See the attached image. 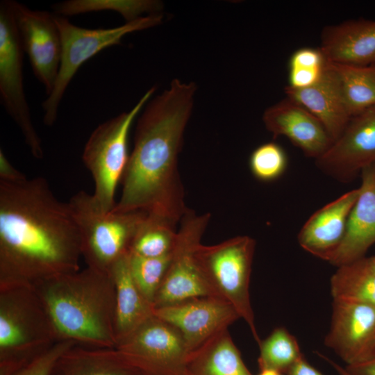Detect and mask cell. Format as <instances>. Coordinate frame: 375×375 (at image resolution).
I'll use <instances>...</instances> for the list:
<instances>
[{
    "label": "cell",
    "mask_w": 375,
    "mask_h": 375,
    "mask_svg": "<svg viewBox=\"0 0 375 375\" xmlns=\"http://www.w3.org/2000/svg\"><path fill=\"white\" fill-rule=\"evenodd\" d=\"M81 257L68 203L45 178L0 181V286H33L77 272Z\"/></svg>",
    "instance_id": "obj_1"
},
{
    "label": "cell",
    "mask_w": 375,
    "mask_h": 375,
    "mask_svg": "<svg viewBox=\"0 0 375 375\" xmlns=\"http://www.w3.org/2000/svg\"><path fill=\"white\" fill-rule=\"evenodd\" d=\"M197 86L178 79L151 100L138 118L133 148L113 211H143L177 226L188 210L178 156Z\"/></svg>",
    "instance_id": "obj_2"
},
{
    "label": "cell",
    "mask_w": 375,
    "mask_h": 375,
    "mask_svg": "<svg viewBox=\"0 0 375 375\" xmlns=\"http://www.w3.org/2000/svg\"><path fill=\"white\" fill-rule=\"evenodd\" d=\"M59 340L115 349L116 290L110 274L86 267L33 285Z\"/></svg>",
    "instance_id": "obj_3"
},
{
    "label": "cell",
    "mask_w": 375,
    "mask_h": 375,
    "mask_svg": "<svg viewBox=\"0 0 375 375\" xmlns=\"http://www.w3.org/2000/svg\"><path fill=\"white\" fill-rule=\"evenodd\" d=\"M59 341L33 286H0V375H10Z\"/></svg>",
    "instance_id": "obj_4"
},
{
    "label": "cell",
    "mask_w": 375,
    "mask_h": 375,
    "mask_svg": "<svg viewBox=\"0 0 375 375\" xmlns=\"http://www.w3.org/2000/svg\"><path fill=\"white\" fill-rule=\"evenodd\" d=\"M67 203L79 232L82 257L87 266L110 274L112 266L130 253L147 213L140 210L104 212L92 195L83 190Z\"/></svg>",
    "instance_id": "obj_5"
},
{
    "label": "cell",
    "mask_w": 375,
    "mask_h": 375,
    "mask_svg": "<svg viewBox=\"0 0 375 375\" xmlns=\"http://www.w3.org/2000/svg\"><path fill=\"white\" fill-rule=\"evenodd\" d=\"M256 242L247 235L229 238L214 245L197 247L195 256L216 297L228 302L248 325L253 339L261 340L251 307L249 285Z\"/></svg>",
    "instance_id": "obj_6"
},
{
    "label": "cell",
    "mask_w": 375,
    "mask_h": 375,
    "mask_svg": "<svg viewBox=\"0 0 375 375\" xmlns=\"http://www.w3.org/2000/svg\"><path fill=\"white\" fill-rule=\"evenodd\" d=\"M154 92L155 87L151 88L128 112L99 124L85 143L82 160L94 181V201L104 212L112 211L117 203L116 190L130 155L128 144L131 127Z\"/></svg>",
    "instance_id": "obj_7"
},
{
    "label": "cell",
    "mask_w": 375,
    "mask_h": 375,
    "mask_svg": "<svg viewBox=\"0 0 375 375\" xmlns=\"http://www.w3.org/2000/svg\"><path fill=\"white\" fill-rule=\"evenodd\" d=\"M162 18L160 13H153L114 28L90 29L77 26L67 18L56 15L62 53L55 84L42 104L44 124L51 126L55 124L65 92L83 64L102 50L119 44L126 35L160 24Z\"/></svg>",
    "instance_id": "obj_8"
},
{
    "label": "cell",
    "mask_w": 375,
    "mask_h": 375,
    "mask_svg": "<svg viewBox=\"0 0 375 375\" xmlns=\"http://www.w3.org/2000/svg\"><path fill=\"white\" fill-rule=\"evenodd\" d=\"M24 50L12 1L0 3V96L5 110L19 128L31 153L42 159L44 152L32 121L23 83Z\"/></svg>",
    "instance_id": "obj_9"
},
{
    "label": "cell",
    "mask_w": 375,
    "mask_h": 375,
    "mask_svg": "<svg viewBox=\"0 0 375 375\" xmlns=\"http://www.w3.org/2000/svg\"><path fill=\"white\" fill-rule=\"evenodd\" d=\"M210 218V213L197 215L190 209L182 217L167 270L153 303V308L193 297H215L195 256Z\"/></svg>",
    "instance_id": "obj_10"
},
{
    "label": "cell",
    "mask_w": 375,
    "mask_h": 375,
    "mask_svg": "<svg viewBox=\"0 0 375 375\" xmlns=\"http://www.w3.org/2000/svg\"><path fill=\"white\" fill-rule=\"evenodd\" d=\"M115 349L142 375H183L190 354L178 329L154 315Z\"/></svg>",
    "instance_id": "obj_11"
},
{
    "label": "cell",
    "mask_w": 375,
    "mask_h": 375,
    "mask_svg": "<svg viewBox=\"0 0 375 375\" xmlns=\"http://www.w3.org/2000/svg\"><path fill=\"white\" fill-rule=\"evenodd\" d=\"M17 31L37 79L49 94L55 84L61 60L62 44L56 15L34 10L12 1Z\"/></svg>",
    "instance_id": "obj_12"
},
{
    "label": "cell",
    "mask_w": 375,
    "mask_h": 375,
    "mask_svg": "<svg viewBox=\"0 0 375 375\" xmlns=\"http://www.w3.org/2000/svg\"><path fill=\"white\" fill-rule=\"evenodd\" d=\"M324 344L352 366L375 357V307L333 299L330 329Z\"/></svg>",
    "instance_id": "obj_13"
},
{
    "label": "cell",
    "mask_w": 375,
    "mask_h": 375,
    "mask_svg": "<svg viewBox=\"0 0 375 375\" xmlns=\"http://www.w3.org/2000/svg\"><path fill=\"white\" fill-rule=\"evenodd\" d=\"M326 174L349 182L375 163V106L352 116L340 136L316 160Z\"/></svg>",
    "instance_id": "obj_14"
},
{
    "label": "cell",
    "mask_w": 375,
    "mask_h": 375,
    "mask_svg": "<svg viewBox=\"0 0 375 375\" xmlns=\"http://www.w3.org/2000/svg\"><path fill=\"white\" fill-rule=\"evenodd\" d=\"M153 315L178 329L190 353L240 319L228 302L215 297H193L156 308Z\"/></svg>",
    "instance_id": "obj_15"
},
{
    "label": "cell",
    "mask_w": 375,
    "mask_h": 375,
    "mask_svg": "<svg viewBox=\"0 0 375 375\" xmlns=\"http://www.w3.org/2000/svg\"><path fill=\"white\" fill-rule=\"evenodd\" d=\"M262 121L274 138L285 136L307 156L316 160L333 143L322 123L303 107L287 97L267 108Z\"/></svg>",
    "instance_id": "obj_16"
},
{
    "label": "cell",
    "mask_w": 375,
    "mask_h": 375,
    "mask_svg": "<svg viewBox=\"0 0 375 375\" xmlns=\"http://www.w3.org/2000/svg\"><path fill=\"white\" fill-rule=\"evenodd\" d=\"M359 194L350 190L316 211L298 234L299 245L307 252L329 262L340 247L348 219Z\"/></svg>",
    "instance_id": "obj_17"
},
{
    "label": "cell",
    "mask_w": 375,
    "mask_h": 375,
    "mask_svg": "<svg viewBox=\"0 0 375 375\" xmlns=\"http://www.w3.org/2000/svg\"><path fill=\"white\" fill-rule=\"evenodd\" d=\"M285 93L287 98L303 107L322 123L333 142L340 136L351 117L333 65L328 61L315 84L302 89L287 85Z\"/></svg>",
    "instance_id": "obj_18"
},
{
    "label": "cell",
    "mask_w": 375,
    "mask_h": 375,
    "mask_svg": "<svg viewBox=\"0 0 375 375\" xmlns=\"http://www.w3.org/2000/svg\"><path fill=\"white\" fill-rule=\"evenodd\" d=\"M320 50L327 61L343 65L375 64V20H347L324 28Z\"/></svg>",
    "instance_id": "obj_19"
},
{
    "label": "cell",
    "mask_w": 375,
    "mask_h": 375,
    "mask_svg": "<svg viewBox=\"0 0 375 375\" xmlns=\"http://www.w3.org/2000/svg\"><path fill=\"white\" fill-rule=\"evenodd\" d=\"M358 199L344 240L329 262L336 267L365 256L375 243V163L362 169Z\"/></svg>",
    "instance_id": "obj_20"
},
{
    "label": "cell",
    "mask_w": 375,
    "mask_h": 375,
    "mask_svg": "<svg viewBox=\"0 0 375 375\" xmlns=\"http://www.w3.org/2000/svg\"><path fill=\"white\" fill-rule=\"evenodd\" d=\"M129 253L120 258L110 271L116 290L117 344L153 315L152 304L144 297L132 276Z\"/></svg>",
    "instance_id": "obj_21"
},
{
    "label": "cell",
    "mask_w": 375,
    "mask_h": 375,
    "mask_svg": "<svg viewBox=\"0 0 375 375\" xmlns=\"http://www.w3.org/2000/svg\"><path fill=\"white\" fill-rule=\"evenodd\" d=\"M183 375H252L228 328L190 353Z\"/></svg>",
    "instance_id": "obj_22"
},
{
    "label": "cell",
    "mask_w": 375,
    "mask_h": 375,
    "mask_svg": "<svg viewBox=\"0 0 375 375\" xmlns=\"http://www.w3.org/2000/svg\"><path fill=\"white\" fill-rule=\"evenodd\" d=\"M52 375H142L115 349L76 344L58 360Z\"/></svg>",
    "instance_id": "obj_23"
},
{
    "label": "cell",
    "mask_w": 375,
    "mask_h": 375,
    "mask_svg": "<svg viewBox=\"0 0 375 375\" xmlns=\"http://www.w3.org/2000/svg\"><path fill=\"white\" fill-rule=\"evenodd\" d=\"M333 299L375 307V258L363 256L338 267L331 278Z\"/></svg>",
    "instance_id": "obj_24"
},
{
    "label": "cell",
    "mask_w": 375,
    "mask_h": 375,
    "mask_svg": "<svg viewBox=\"0 0 375 375\" xmlns=\"http://www.w3.org/2000/svg\"><path fill=\"white\" fill-rule=\"evenodd\" d=\"M332 64L351 117L375 106V64L367 66Z\"/></svg>",
    "instance_id": "obj_25"
},
{
    "label": "cell",
    "mask_w": 375,
    "mask_h": 375,
    "mask_svg": "<svg viewBox=\"0 0 375 375\" xmlns=\"http://www.w3.org/2000/svg\"><path fill=\"white\" fill-rule=\"evenodd\" d=\"M161 6V3L153 0H69L57 3L53 8L58 15L65 17L90 12L115 11L128 22L142 17L144 12L158 13Z\"/></svg>",
    "instance_id": "obj_26"
},
{
    "label": "cell",
    "mask_w": 375,
    "mask_h": 375,
    "mask_svg": "<svg viewBox=\"0 0 375 375\" xmlns=\"http://www.w3.org/2000/svg\"><path fill=\"white\" fill-rule=\"evenodd\" d=\"M260 370L269 369L285 375L303 356L296 338L285 328H275L258 344Z\"/></svg>",
    "instance_id": "obj_27"
},
{
    "label": "cell",
    "mask_w": 375,
    "mask_h": 375,
    "mask_svg": "<svg viewBox=\"0 0 375 375\" xmlns=\"http://www.w3.org/2000/svg\"><path fill=\"white\" fill-rule=\"evenodd\" d=\"M176 228L165 219L147 214L134 238L130 252L147 258L169 254L176 240Z\"/></svg>",
    "instance_id": "obj_28"
},
{
    "label": "cell",
    "mask_w": 375,
    "mask_h": 375,
    "mask_svg": "<svg viewBox=\"0 0 375 375\" xmlns=\"http://www.w3.org/2000/svg\"><path fill=\"white\" fill-rule=\"evenodd\" d=\"M327 60L320 49L303 47L291 55L288 86L302 89L315 84L322 77Z\"/></svg>",
    "instance_id": "obj_29"
},
{
    "label": "cell",
    "mask_w": 375,
    "mask_h": 375,
    "mask_svg": "<svg viewBox=\"0 0 375 375\" xmlns=\"http://www.w3.org/2000/svg\"><path fill=\"white\" fill-rule=\"evenodd\" d=\"M170 258L171 253L158 258H147L131 252L129 253L128 262L132 276L152 306L167 270Z\"/></svg>",
    "instance_id": "obj_30"
},
{
    "label": "cell",
    "mask_w": 375,
    "mask_h": 375,
    "mask_svg": "<svg viewBox=\"0 0 375 375\" xmlns=\"http://www.w3.org/2000/svg\"><path fill=\"white\" fill-rule=\"evenodd\" d=\"M288 167V156L283 148L276 142L258 147L249 158V168L258 180L271 182L278 179Z\"/></svg>",
    "instance_id": "obj_31"
},
{
    "label": "cell",
    "mask_w": 375,
    "mask_h": 375,
    "mask_svg": "<svg viewBox=\"0 0 375 375\" xmlns=\"http://www.w3.org/2000/svg\"><path fill=\"white\" fill-rule=\"evenodd\" d=\"M76 344L72 340H59L10 375H52L60 357Z\"/></svg>",
    "instance_id": "obj_32"
},
{
    "label": "cell",
    "mask_w": 375,
    "mask_h": 375,
    "mask_svg": "<svg viewBox=\"0 0 375 375\" xmlns=\"http://www.w3.org/2000/svg\"><path fill=\"white\" fill-rule=\"evenodd\" d=\"M26 176L17 169L9 161L4 152L0 149V181L19 182L26 179Z\"/></svg>",
    "instance_id": "obj_33"
},
{
    "label": "cell",
    "mask_w": 375,
    "mask_h": 375,
    "mask_svg": "<svg viewBox=\"0 0 375 375\" xmlns=\"http://www.w3.org/2000/svg\"><path fill=\"white\" fill-rule=\"evenodd\" d=\"M285 375H324L306 360L304 356L295 362Z\"/></svg>",
    "instance_id": "obj_34"
},
{
    "label": "cell",
    "mask_w": 375,
    "mask_h": 375,
    "mask_svg": "<svg viewBox=\"0 0 375 375\" xmlns=\"http://www.w3.org/2000/svg\"><path fill=\"white\" fill-rule=\"evenodd\" d=\"M344 368L351 375H375V357L365 362Z\"/></svg>",
    "instance_id": "obj_35"
},
{
    "label": "cell",
    "mask_w": 375,
    "mask_h": 375,
    "mask_svg": "<svg viewBox=\"0 0 375 375\" xmlns=\"http://www.w3.org/2000/svg\"><path fill=\"white\" fill-rule=\"evenodd\" d=\"M320 357L322 358L324 360H326V362H328L330 365L336 371V372L339 374V375H351L349 374V372L345 369L344 367H342V366H340V365H338V363L335 362L334 361H333L332 360H331L330 358H327L326 356L322 355V354H319Z\"/></svg>",
    "instance_id": "obj_36"
},
{
    "label": "cell",
    "mask_w": 375,
    "mask_h": 375,
    "mask_svg": "<svg viewBox=\"0 0 375 375\" xmlns=\"http://www.w3.org/2000/svg\"><path fill=\"white\" fill-rule=\"evenodd\" d=\"M258 375H285V374L276 370L265 369L260 370V373L258 374Z\"/></svg>",
    "instance_id": "obj_37"
},
{
    "label": "cell",
    "mask_w": 375,
    "mask_h": 375,
    "mask_svg": "<svg viewBox=\"0 0 375 375\" xmlns=\"http://www.w3.org/2000/svg\"><path fill=\"white\" fill-rule=\"evenodd\" d=\"M374 258H375V256H374Z\"/></svg>",
    "instance_id": "obj_38"
}]
</instances>
